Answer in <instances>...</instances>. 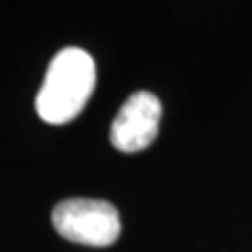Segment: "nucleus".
Here are the masks:
<instances>
[{"label": "nucleus", "instance_id": "3", "mask_svg": "<svg viewBox=\"0 0 252 252\" xmlns=\"http://www.w3.org/2000/svg\"><path fill=\"white\" fill-rule=\"evenodd\" d=\"M160 118L162 103L154 93H132L112 122V130H109L112 145L124 154H135L149 147L160 130Z\"/></svg>", "mask_w": 252, "mask_h": 252}, {"label": "nucleus", "instance_id": "2", "mask_svg": "<svg viewBox=\"0 0 252 252\" xmlns=\"http://www.w3.org/2000/svg\"><path fill=\"white\" fill-rule=\"evenodd\" d=\"M51 220L61 238L82 246L105 248L120 238L118 208L105 200H63L53 208Z\"/></svg>", "mask_w": 252, "mask_h": 252}, {"label": "nucleus", "instance_id": "1", "mask_svg": "<svg viewBox=\"0 0 252 252\" xmlns=\"http://www.w3.org/2000/svg\"><path fill=\"white\" fill-rule=\"evenodd\" d=\"M97 84V67L84 49L67 46L53 57L36 97V112L49 124H67L84 109Z\"/></svg>", "mask_w": 252, "mask_h": 252}]
</instances>
